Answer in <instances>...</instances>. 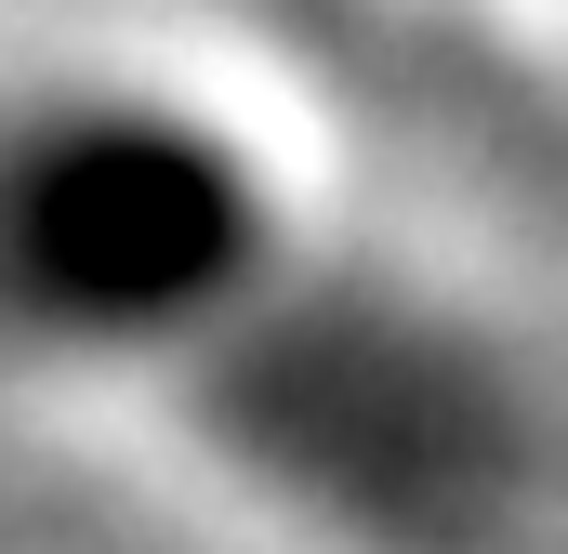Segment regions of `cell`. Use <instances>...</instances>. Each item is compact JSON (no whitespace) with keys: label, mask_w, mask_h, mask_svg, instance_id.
Wrapping results in <instances>:
<instances>
[{"label":"cell","mask_w":568,"mask_h":554,"mask_svg":"<svg viewBox=\"0 0 568 554\" xmlns=\"http://www.w3.org/2000/svg\"><path fill=\"white\" fill-rule=\"evenodd\" d=\"M331 106L239 27H40L0 53V410L133 435L331 212Z\"/></svg>","instance_id":"cell-1"},{"label":"cell","mask_w":568,"mask_h":554,"mask_svg":"<svg viewBox=\"0 0 568 554\" xmlns=\"http://www.w3.org/2000/svg\"><path fill=\"white\" fill-rule=\"evenodd\" d=\"M120 449L252 554H568V343L371 198Z\"/></svg>","instance_id":"cell-2"}]
</instances>
